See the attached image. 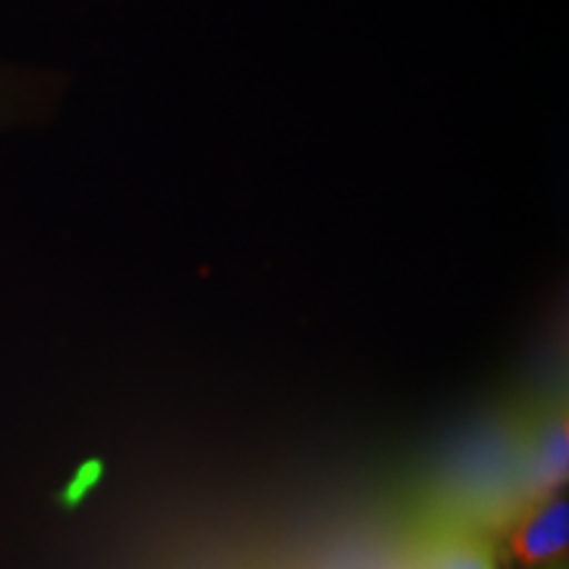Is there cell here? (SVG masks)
<instances>
[{"label": "cell", "instance_id": "4", "mask_svg": "<svg viewBox=\"0 0 569 569\" xmlns=\"http://www.w3.org/2000/svg\"><path fill=\"white\" fill-rule=\"evenodd\" d=\"M538 569H569V561L567 559H559V561H551V565L538 567Z\"/></svg>", "mask_w": 569, "mask_h": 569}, {"label": "cell", "instance_id": "1", "mask_svg": "<svg viewBox=\"0 0 569 569\" xmlns=\"http://www.w3.org/2000/svg\"><path fill=\"white\" fill-rule=\"evenodd\" d=\"M411 569H501L493 538L465 519H427L411 546Z\"/></svg>", "mask_w": 569, "mask_h": 569}, {"label": "cell", "instance_id": "2", "mask_svg": "<svg viewBox=\"0 0 569 569\" xmlns=\"http://www.w3.org/2000/svg\"><path fill=\"white\" fill-rule=\"evenodd\" d=\"M509 553L522 569H538L569 553V501L551 493L528 501L509 530Z\"/></svg>", "mask_w": 569, "mask_h": 569}, {"label": "cell", "instance_id": "3", "mask_svg": "<svg viewBox=\"0 0 569 569\" xmlns=\"http://www.w3.org/2000/svg\"><path fill=\"white\" fill-rule=\"evenodd\" d=\"M519 461H522L525 498L559 493L567 482V415L565 407L549 415L532 417L519 432Z\"/></svg>", "mask_w": 569, "mask_h": 569}]
</instances>
